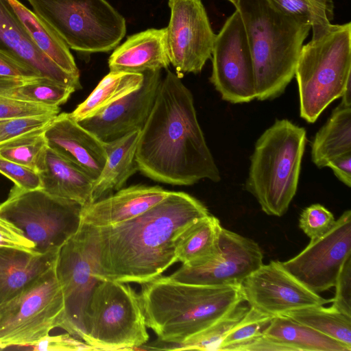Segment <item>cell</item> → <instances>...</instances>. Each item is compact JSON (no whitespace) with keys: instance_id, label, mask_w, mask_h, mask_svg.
I'll use <instances>...</instances> for the list:
<instances>
[{"instance_id":"obj_1","label":"cell","mask_w":351,"mask_h":351,"mask_svg":"<svg viewBox=\"0 0 351 351\" xmlns=\"http://www.w3.org/2000/svg\"><path fill=\"white\" fill-rule=\"evenodd\" d=\"M209 214L206 206L191 195L170 191L149 210L126 221L104 227L86 223L97 277L141 285L157 278L178 262L176 247L183 232Z\"/></svg>"},{"instance_id":"obj_2","label":"cell","mask_w":351,"mask_h":351,"mask_svg":"<svg viewBox=\"0 0 351 351\" xmlns=\"http://www.w3.org/2000/svg\"><path fill=\"white\" fill-rule=\"evenodd\" d=\"M135 160L150 179L172 185L221 180L197 121L193 97L180 77L167 70L151 112L140 131Z\"/></svg>"},{"instance_id":"obj_3","label":"cell","mask_w":351,"mask_h":351,"mask_svg":"<svg viewBox=\"0 0 351 351\" xmlns=\"http://www.w3.org/2000/svg\"><path fill=\"white\" fill-rule=\"evenodd\" d=\"M145 324L168 345L183 343L245 302L241 285H206L159 276L142 284Z\"/></svg>"},{"instance_id":"obj_4","label":"cell","mask_w":351,"mask_h":351,"mask_svg":"<svg viewBox=\"0 0 351 351\" xmlns=\"http://www.w3.org/2000/svg\"><path fill=\"white\" fill-rule=\"evenodd\" d=\"M234 5L241 14L247 38L256 99H274L284 93L295 76L311 27L282 13L267 0H242Z\"/></svg>"},{"instance_id":"obj_5","label":"cell","mask_w":351,"mask_h":351,"mask_svg":"<svg viewBox=\"0 0 351 351\" xmlns=\"http://www.w3.org/2000/svg\"><path fill=\"white\" fill-rule=\"evenodd\" d=\"M306 142L304 128L285 119H276L256 141L245 188L267 215L281 217L288 210L297 191Z\"/></svg>"},{"instance_id":"obj_6","label":"cell","mask_w":351,"mask_h":351,"mask_svg":"<svg viewBox=\"0 0 351 351\" xmlns=\"http://www.w3.org/2000/svg\"><path fill=\"white\" fill-rule=\"evenodd\" d=\"M295 71L300 115L314 123L351 83V23L312 29Z\"/></svg>"},{"instance_id":"obj_7","label":"cell","mask_w":351,"mask_h":351,"mask_svg":"<svg viewBox=\"0 0 351 351\" xmlns=\"http://www.w3.org/2000/svg\"><path fill=\"white\" fill-rule=\"evenodd\" d=\"M69 49L108 52L126 33L124 17L106 0H27Z\"/></svg>"},{"instance_id":"obj_8","label":"cell","mask_w":351,"mask_h":351,"mask_svg":"<svg viewBox=\"0 0 351 351\" xmlns=\"http://www.w3.org/2000/svg\"><path fill=\"white\" fill-rule=\"evenodd\" d=\"M82 206L42 189L25 190L14 185L0 204V217L16 227L44 253L60 250L79 229Z\"/></svg>"},{"instance_id":"obj_9","label":"cell","mask_w":351,"mask_h":351,"mask_svg":"<svg viewBox=\"0 0 351 351\" xmlns=\"http://www.w3.org/2000/svg\"><path fill=\"white\" fill-rule=\"evenodd\" d=\"M140 295L123 282L103 280L92 295L86 343L96 350H131L149 335Z\"/></svg>"},{"instance_id":"obj_10","label":"cell","mask_w":351,"mask_h":351,"mask_svg":"<svg viewBox=\"0 0 351 351\" xmlns=\"http://www.w3.org/2000/svg\"><path fill=\"white\" fill-rule=\"evenodd\" d=\"M64 308L55 263L24 291L0 305V350L19 349L49 335L58 327Z\"/></svg>"},{"instance_id":"obj_11","label":"cell","mask_w":351,"mask_h":351,"mask_svg":"<svg viewBox=\"0 0 351 351\" xmlns=\"http://www.w3.org/2000/svg\"><path fill=\"white\" fill-rule=\"evenodd\" d=\"M56 271L64 302L58 328L86 343L90 301L101 281L95 274L86 223L81 222L77 231L61 247Z\"/></svg>"},{"instance_id":"obj_12","label":"cell","mask_w":351,"mask_h":351,"mask_svg":"<svg viewBox=\"0 0 351 351\" xmlns=\"http://www.w3.org/2000/svg\"><path fill=\"white\" fill-rule=\"evenodd\" d=\"M210 81L223 100L248 103L256 99L252 59L243 20L235 9L215 36Z\"/></svg>"},{"instance_id":"obj_13","label":"cell","mask_w":351,"mask_h":351,"mask_svg":"<svg viewBox=\"0 0 351 351\" xmlns=\"http://www.w3.org/2000/svg\"><path fill=\"white\" fill-rule=\"evenodd\" d=\"M263 252L256 242L221 227L215 254L193 264H182L169 276L189 284L241 285L263 264Z\"/></svg>"},{"instance_id":"obj_14","label":"cell","mask_w":351,"mask_h":351,"mask_svg":"<svg viewBox=\"0 0 351 351\" xmlns=\"http://www.w3.org/2000/svg\"><path fill=\"white\" fill-rule=\"evenodd\" d=\"M171 16L167 27L170 62L180 78L199 73L211 58L214 34L202 0H169Z\"/></svg>"},{"instance_id":"obj_15","label":"cell","mask_w":351,"mask_h":351,"mask_svg":"<svg viewBox=\"0 0 351 351\" xmlns=\"http://www.w3.org/2000/svg\"><path fill=\"white\" fill-rule=\"evenodd\" d=\"M351 256V211L346 210L326 232L311 239L297 256L282 262L293 276L319 293L335 287L339 271Z\"/></svg>"},{"instance_id":"obj_16","label":"cell","mask_w":351,"mask_h":351,"mask_svg":"<svg viewBox=\"0 0 351 351\" xmlns=\"http://www.w3.org/2000/svg\"><path fill=\"white\" fill-rule=\"evenodd\" d=\"M241 287L249 306L272 317L332 302L306 287L278 261L261 265Z\"/></svg>"},{"instance_id":"obj_17","label":"cell","mask_w":351,"mask_h":351,"mask_svg":"<svg viewBox=\"0 0 351 351\" xmlns=\"http://www.w3.org/2000/svg\"><path fill=\"white\" fill-rule=\"evenodd\" d=\"M142 86L78 123L104 142L141 130L152 109L161 81L160 71L143 73Z\"/></svg>"},{"instance_id":"obj_18","label":"cell","mask_w":351,"mask_h":351,"mask_svg":"<svg viewBox=\"0 0 351 351\" xmlns=\"http://www.w3.org/2000/svg\"><path fill=\"white\" fill-rule=\"evenodd\" d=\"M0 51L40 77L75 90L82 88L80 76L63 71L35 45L8 0H0Z\"/></svg>"},{"instance_id":"obj_19","label":"cell","mask_w":351,"mask_h":351,"mask_svg":"<svg viewBox=\"0 0 351 351\" xmlns=\"http://www.w3.org/2000/svg\"><path fill=\"white\" fill-rule=\"evenodd\" d=\"M44 135L48 147L93 180L99 177L106 160V143L73 119L69 113L58 114Z\"/></svg>"},{"instance_id":"obj_20","label":"cell","mask_w":351,"mask_h":351,"mask_svg":"<svg viewBox=\"0 0 351 351\" xmlns=\"http://www.w3.org/2000/svg\"><path fill=\"white\" fill-rule=\"evenodd\" d=\"M169 193L158 186L137 184L121 189L82 207L81 222L95 227L117 225L141 215Z\"/></svg>"},{"instance_id":"obj_21","label":"cell","mask_w":351,"mask_h":351,"mask_svg":"<svg viewBox=\"0 0 351 351\" xmlns=\"http://www.w3.org/2000/svg\"><path fill=\"white\" fill-rule=\"evenodd\" d=\"M167 27L148 29L128 36L108 59L110 71L143 73L170 64Z\"/></svg>"},{"instance_id":"obj_22","label":"cell","mask_w":351,"mask_h":351,"mask_svg":"<svg viewBox=\"0 0 351 351\" xmlns=\"http://www.w3.org/2000/svg\"><path fill=\"white\" fill-rule=\"evenodd\" d=\"M60 250L38 253L0 247V305L21 293L51 268Z\"/></svg>"},{"instance_id":"obj_23","label":"cell","mask_w":351,"mask_h":351,"mask_svg":"<svg viewBox=\"0 0 351 351\" xmlns=\"http://www.w3.org/2000/svg\"><path fill=\"white\" fill-rule=\"evenodd\" d=\"M38 173L41 181V189L46 193L76 202L82 207L92 204L95 180L48 147Z\"/></svg>"},{"instance_id":"obj_24","label":"cell","mask_w":351,"mask_h":351,"mask_svg":"<svg viewBox=\"0 0 351 351\" xmlns=\"http://www.w3.org/2000/svg\"><path fill=\"white\" fill-rule=\"evenodd\" d=\"M140 130L120 138L105 142L106 160L92 193V203L122 189L126 181L137 171L135 160Z\"/></svg>"},{"instance_id":"obj_25","label":"cell","mask_w":351,"mask_h":351,"mask_svg":"<svg viewBox=\"0 0 351 351\" xmlns=\"http://www.w3.org/2000/svg\"><path fill=\"white\" fill-rule=\"evenodd\" d=\"M35 45L65 72L80 76L69 47L59 35L19 0H8Z\"/></svg>"},{"instance_id":"obj_26","label":"cell","mask_w":351,"mask_h":351,"mask_svg":"<svg viewBox=\"0 0 351 351\" xmlns=\"http://www.w3.org/2000/svg\"><path fill=\"white\" fill-rule=\"evenodd\" d=\"M263 334L291 351H350L351 348L291 318L274 317Z\"/></svg>"},{"instance_id":"obj_27","label":"cell","mask_w":351,"mask_h":351,"mask_svg":"<svg viewBox=\"0 0 351 351\" xmlns=\"http://www.w3.org/2000/svg\"><path fill=\"white\" fill-rule=\"evenodd\" d=\"M348 152H351V106L341 101L316 133L311 160L318 168H323L333 158Z\"/></svg>"},{"instance_id":"obj_28","label":"cell","mask_w":351,"mask_h":351,"mask_svg":"<svg viewBox=\"0 0 351 351\" xmlns=\"http://www.w3.org/2000/svg\"><path fill=\"white\" fill-rule=\"evenodd\" d=\"M143 80V73L110 71L69 115L77 122L90 117L121 97L139 88Z\"/></svg>"},{"instance_id":"obj_29","label":"cell","mask_w":351,"mask_h":351,"mask_svg":"<svg viewBox=\"0 0 351 351\" xmlns=\"http://www.w3.org/2000/svg\"><path fill=\"white\" fill-rule=\"evenodd\" d=\"M221 227L219 219L210 214L194 222L183 232L178 243V261L191 265L215 254Z\"/></svg>"},{"instance_id":"obj_30","label":"cell","mask_w":351,"mask_h":351,"mask_svg":"<svg viewBox=\"0 0 351 351\" xmlns=\"http://www.w3.org/2000/svg\"><path fill=\"white\" fill-rule=\"evenodd\" d=\"M75 90L43 77L0 80V95L51 106L64 104Z\"/></svg>"},{"instance_id":"obj_31","label":"cell","mask_w":351,"mask_h":351,"mask_svg":"<svg viewBox=\"0 0 351 351\" xmlns=\"http://www.w3.org/2000/svg\"><path fill=\"white\" fill-rule=\"evenodd\" d=\"M285 316L308 326L351 348V316L334 306H311L289 312Z\"/></svg>"},{"instance_id":"obj_32","label":"cell","mask_w":351,"mask_h":351,"mask_svg":"<svg viewBox=\"0 0 351 351\" xmlns=\"http://www.w3.org/2000/svg\"><path fill=\"white\" fill-rule=\"evenodd\" d=\"M47 128L1 143L0 156L38 173L43 163L47 148L44 135Z\"/></svg>"},{"instance_id":"obj_33","label":"cell","mask_w":351,"mask_h":351,"mask_svg":"<svg viewBox=\"0 0 351 351\" xmlns=\"http://www.w3.org/2000/svg\"><path fill=\"white\" fill-rule=\"evenodd\" d=\"M243 302L207 328L192 336L183 343L169 348V350H219L225 335L248 311L250 307Z\"/></svg>"},{"instance_id":"obj_34","label":"cell","mask_w":351,"mask_h":351,"mask_svg":"<svg viewBox=\"0 0 351 351\" xmlns=\"http://www.w3.org/2000/svg\"><path fill=\"white\" fill-rule=\"evenodd\" d=\"M278 10L308 24L325 27L334 19L333 0H267Z\"/></svg>"},{"instance_id":"obj_35","label":"cell","mask_w":351,"mask_h":351,"mask_svg":"<svg viewBox=\"0 0 351 351\" xmlns=\"http://www.w3.org/2000/svg\"><path fill=\"white\" fill-rule=\"evenodd\" d=\"M273 317L250 306L245 315L225 335L219 350L243 351L246 346L263 334Z\"/></svg>"},{"instance_id":"obj_36","label":"cell","mask_w":351,"mask_h":351,"mask_svg":"<svg viewBox=\"0 0 351 351\" xmlns=\"http://www.w3.org/2000/svg\"><path fill=\"white\" fill-rule=\"evenodd\" d=\"M57 115L24 117L0 121V144L49 126Z\"/></svg>"},{"instance_id":"obj_37","label":"cell","mask_w":351,"mask_h":351,"mask_svg":"<svg viewBox=\"0 0 351 351\" xmlns=\"http://www.w3.org/2000/svg\"><path fill=\"white\" fill-rule=\"evenodd\" d=\"M59 112V106L35 104L0 95V121L24 117L58 115Z\"/></svg>"},{"instance_id":"obj_38","label":"cell","mask_w":351,"mask_h":351,"mask_svg":"<svg viewBox=\"0 0 351 351\" xmlns=\"http://www.w3.org/2000/svg\"><path fill=\"white\" fill-rule=\"evenodd\" d=\"M335 221L330 211L319 204H314L301 213L299 227L310 239H314L330 229Z\"/></svg>"},{"instance_id":"obj_39","label":"cell","mask_w":351,"mask_h":351,"mask_svg":"<svg viewBox=\"0 0 351 351\" xmlns=\"http://www.w3.org/2000/svg\"><path fill=\"white\" fill-rule=\"evenodd\" d=\"M0 173L21 189H41L40 178L36 171L1 156H0Z\"/></svg>"},{"instance_id":"obj_40","label":"cell","mask_w":351,"mask_h":351,"mask_svg":"<svg viewBox=\"0 0 351 351\" xmlns=\"http://www.w3.org/2000/svg\"><path fill=\"white\" fill-rule=\"evenodd\" d=\"M19 349L45 351L96 350L93 346L69 333L56 336L48 335L34 343Z\"/></svg>"},{"instance_id":"obj_41","label":"cell","mask_w":351,"mask_h":351,"mask_svg":"<svg viewBox=\"0 0 351 351\" xmlns=\"http://www.w3.org/2000/svg\"><path fill=\"white\" fill-rule=\"evenodd\" d=\"M332 306L351 316V256L343 263L335 282Z\"/></svg>"},{"instance_id":"obj_42","label":"cell","mask_w":351,"mask_h":351,"mask_svg":"<svg viewBox=\"0 0 351 351\" xmlns=\"http://www.w3.org/2000/svg\"><path fill=\"white\" fill-rule=\"evenodd\" d=\"M0 247H12L36 252L34 244L12 223L1 217H0Z\"/></svg>"},{"instance_id":"obj_43","label":"cell","mask_w":351,"mask_h":351,"mask_svg":"<svg viewBox=\"0 0 351 351\" xmlns=\"http://www.w3.org/2000/svg\"><path fill=\"white\" fill-rule=\"evenodd\" d=\"M40 77L26 66L0 51V80Z\"/></svg>"},{"instance_id":"obj_44","label":"cell","mask_w":351,"mask_h":351,"mask_svg":"<svg viewBox=\"0 0 351 351\" xmlns=\"http://www.w3.org/2000/svg\"><path fill=\"white\" fill-rule=\"evenodd\" d=\"M335 176L346 186H351V152H348L331 159L326 165Z\"/></svg>"},{"instance_id":"obj_45","label":"cell","mask_w":351,"mask_h":351,"mask_svg":"<svg viewBox=\"0 0 351 351\" xmlns=\"http://www.w3.org/2000/svg\"><path fill=\"white\" fill-rule=\"evenodd\" d=\"M227 1L231 2L233 5H235L237 3H238L239 1H242V0H227Z\"/></svg>"}]
</instances>
